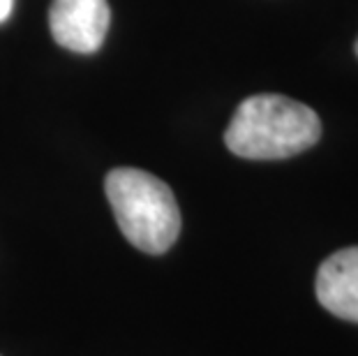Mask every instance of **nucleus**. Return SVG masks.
<instances>
[{"mask_svg":"<svg viewBox=\"0 0 358 356\" xmlns=\"http://www.w3.org/2000/svg\"><path fill=\"white\" fill-rule=\"evenodd\" d=\"M315 292L329 313L358 322V245L338 250L319 266Z\"/></svg>","mask_w":358,"mask_h":356,"instance_id":"nucleus-4","label":"nucleus"},{"mask_svg":"<svg viewBox=\"0 0 358 356\" xmlns=\"http://www.w3.org/2000/svg\"><path fill=\"white\" fill-rule=\"evenodd\" d=\"M106 199L123 236L146 255H164L180 234V211L171 187L153 173L118 166L106 173Z\"/></svg>","mask_w":358,"mask_h":356,"instance_id":"nucleus-2","label":"nucleus"},{"mask_svg":"<svg viewBox=\"0 0 358 356\" xmlns=\"http://www.w3.org/2000/svg\"><path fill=\"white\" fill-rule=\"evenodd\" d=\"M322 139V120L308 104L285 95H252L236 109L224 143L245 160H287Z\"/></svg>","mask_w":358,"mask_h":356,"instance_id":"nucleus-1","label":"nucleus"},{"mask_svg":"<svg viewBox=\"0 0 358 356\" xmlns=\"http://www.w3.org/2000/svg\"><path fill=\"white\" fill-rule=\"evenodd\" d=\"M12 7H14V0H0V24H5L12 14Z\"/></svg>","mask_w":358,"mask_h":356,"instance_id":"nucleus-5","label":"nucleus"},{"mask_svg":"<svg viewBox=\"0 0 358 356\" xmlns=\"http://www.w3.org/2000/svg\"><path fill=\"white\" fill-rule=\"evenodd\" d=\"M356 56H358V42H356Z\"/></svg>","mask_w":358,"mask_h":356,"instance_id":"nucleus-6","label":"nucleus"},{"mask_svg":"<svg viewBox=\"0 0 358 356\" xmlns=\"http://www.w3.org/2000/svg\"><path fill=\"white\" fill-rule=\"evenodd\" d=\"M111 26L106 0H53L49 28L56 44L74 54H95Z\"/></svg>","mask_w":358,"mask_h":356,"instance_id":"nucleus-3","label":"nucleus"}]
</instances>
